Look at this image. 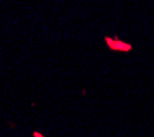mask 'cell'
Segmentation results:
<instances>
[{"instance_id": "1", "label": "cell", "mask_w": 154, "mask_h": 137, "mask_svg": "<svg viewBox=\"0 0 154 137\" xmlns=\"http://www.w3.org/2000/svg\"><path fill=\"white\" fill-rule=\"evenodd\" d=\"M105 43L106 45L112 49V51H120V52H129L132 51V44L127 41H122L120 40L117 36H113V37H109V36H105Z\"/></svg>"}, {"instance_id": "2", "label": "cell", "mask_w": 154, "mask_h": 137, "mask_svg": "<svg viewBox=\"0 0 154 137\" xmlns=\"http://www.w3.org/2000/svg\"><path fill=\"white\" fill-rule=\"evenodd\" d=\"M33 137H45V136L43 133H40V132L35 130V132H33Z\"/></svg>"}]
</instances>
